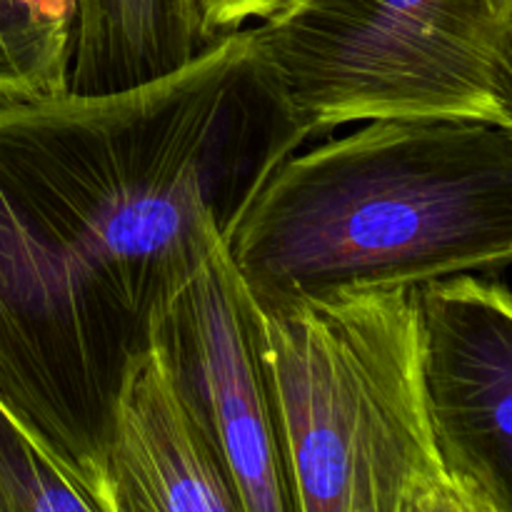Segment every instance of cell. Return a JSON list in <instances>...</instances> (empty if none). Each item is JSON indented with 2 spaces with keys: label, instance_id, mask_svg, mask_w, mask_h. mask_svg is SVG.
Returning <instances> with one entry per match:
<instances>
[{
  "label": "cell",
  "instance_id": "6da1fadb",
  "mask_svg": "<svg viewBox=\"0 0 512 512\" xmlns=\"http://www.w3.org/2000/svg\"><path fill=\"white\" fill-rule=\"evenodd\" d=\"M308 140L250 28L153 83L0 103V403L93 488L165 308Z\"/></svg>",
  "mask_w": 512,
  "mask_h": 512
},
{
  "label": "cell",
  "instance_id": "7a4b0ae2",
  "mask_svg": "<svg viewBox=\"0 0 512 512\" xmlns=\"http://www.w3.org/2000/svg\"><path fill=\"white\" fill-rule=\"evenodd\" d=\"M315 140L270 170L225 240L255 308L508 275L512 128L388 118Z\"/></svg>",
  "mask_w": 512,
  "mask_h": 512
},
{
  "label": "cell",
  "instance_id": "3957f363",
  "mask_svg": "<svg viewBox=\"0 0 512 512\" xmlns=\"http://www.w3.org/2000/svg\"><path fill=\"white\" fill-rule=\"evenodd\" d=\"M295 512H393L440 463L420 385L413 288L255 308Z\"/></svg>",
  "mask_w": 512,
  "mask_h": 512
},
{
  "label": "cell",
  "instance_id": "277c9868",
  "mask_svg": "<svg viewBox=\"0 0 512 512\" xmlns=\"http://www.w3.org/2000/svg\"><path fill=\"white\" fill-rule=\"evenodd\" d=\"M248 28L310 140L388 118L512 128V0H288Z\"/></svg>",
  "mask_w": 512,
  "mask_h": 512
},
{
  "label": "cell",
  "instance_id": "5b68a950",
  "mask_svg": "<svg viewBox=\"0 0 512 512\" xmlns=\"http://www.w3.org/2000/svg\"><path fill=\"white\" fill-rule=\"evenodd\" d=\"M155 345L245 512H295L270 380L255 340L253 303L225 243L165 308Z\"/></svg>",
  "mask_w": 512,
  "mask_h": 512
},
{
  "label": "cell",
  "instance_id": "8992f818",
  "mask_svg": "<svg viewBox=\"0 0 512 512\" xmlns=\"http://www.w3.org/2000/svg\"><path fill=\"white\" fill-rule=\"evenodd\" d=\"M420 385L440 465L512 512V295L495 275L413 288Z\"/></svg>",
  "mask_w": 512,
  "mask_h": 512
},
{
  "label": "cell",
  "instance_id": "52a82bcc",
  "mask_svg": "<svg viewBox=\"0 0 512 512\" xmlns=\"http://www.w3.org/2000/svg\"><path fill=\"white\" fill-rule=\"evenodd\" d=\"M105 478L118 512H245L155 343L120 388Z\"/></svg>",
  "mask_w": 512,
  "mask_h": 512
},
{
  "label": "cell",
  "instance_id": "ba28073f",
  "mask_svg": "<svg viewBox=\"0 0 512 512\" xmlns=\"http://www.w3.org/2000/svg\"><path fill=\"white\" fill-rule=\"evenodd\" d=\"M208 45L195 0H73L65 90L105 95L153 83Z\"/></svg>",
  "mask_w": 512,
  "mask_h": 512
},
{
  "label": "cell",
  "instance_id": "9c48e42d",
  "mask_svg": "<svg viewBox=\"0 0 512 512\" xmlns=\"http://www.w3.org/2000/svg\"><path fill=\"white\" fill-rule=\"evenodd\" d=\"M73 0H0V103L65 93Z\"/></svg>",
  "mask_w": 512,
  "mask_h": 512
},
{
  "label": "cell",
  "instance_id": "30bf717a",
  "mask_svg": "<svg viewBox=\"0 0 512 512\" xmlns=\"http://www.w3.org/2000/svg\"><path fill=\"white\" fill-rule=\"evenodd\" d=\"M0 512H118L0 403Z\"/></svg>",
  "mask_w": 512,
  "mask_h": 512
},
{
  "label": "cell",
  "instance_id": "8fae6325",
  "mask_svg": "<svg viewBox=\"0 0 512 512\" xmlns=\"http://www.w3.org/2000/svg\"><path fill=\"white\" fill-rule=\"evenodd\" d=\"M393 512H505L478 488L455 478L440 463L418 470L405 483Z\"/></svg>",
  "mask_w": 512,
  "mask_h": 512
},
{
  "label": "cell",
  "instance_id": "7c38bea8",
  "mask_svg": "<svg viewBox=\"0 0 512 512\" xmlns=\"http://www.w3.org/2000/svg\"><path fill=\"white\" fill-rule=\"evenodd\" d=\"M285 3L288 0H195V10H198L205 38L213 43L233 30L265 20Z\"/></svg>",
  "mask_w": 512,
  "mask_h": 512
}]
</instances>
